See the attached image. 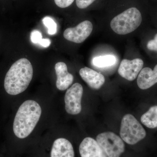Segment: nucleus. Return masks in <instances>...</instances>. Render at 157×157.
<instances>
[{
	"label": "nucleus",
	"mask_w": 157,
	"mask_h": 157,
	"mask_svg": "<svg viewBox=\"0 0 157 157\" xmlns=\"http://www.w3.org/2000/svg\"><path fill=\"white\" fill-rule=\"evenodd\" d=\"M83 92L82 86L78 83L73 84L66 92L64 98L65 109L69 114L76 115L81 112Z\"/></svg>",
	"instance_id": "6"
},
{
	"label": "nucleus",
	"mask_w": 157,
	"mask_h": 157,
	"mask_svg": "<svg viewBox=\"0 0 157 157\" xmlns=\"http://www.w3.org/2000/svg\"><path fill=\"white\" fill-rule=\"evenodd\" d=\"M30 37L31 41L34 44H39L42 39V33L41 32L37 30L32 31Z\"/></svg>",
	"instance_id": "17"
},
{
	"label": "nucleus",
	"mask_w": 157,
	"mask_h": 157,
	"mask_svg": "<svg viewBox=\"0 0 157 157\" xmlns=\"http://www.w3.org/2000/svg\"><path fill=\"white\" fill-rule=\"evenodd\" d=\"M96 140L107 157H122L126 151L124 140L113 132L101 133L97 136Z\"/></svg>",
	"instance_id": "5"
},
{
	"label": "nucleus",
	"mask_w": 157,
	"mask_h": 157,
	"mask_svg": "<svg viewBox=\"0 0 157 157\" xmlns=\"http://www.w3.org/2000/svg\"><path fill=\"white\" fill-rule=\"evenodd\" d=\"M147 47L149 50L157 52V33L155 35L154 39L148 41Z\"/></svg>",
	"instance_id": "20"
},
{
	"label": "nucleus",
	"mask_w": 157,
	"mask_h": 157,
	"mask_svg": "<svg viewBox=\"0 0 157 157\" xmlns=\"http://www.w3.org/2000/svg\"><path fill=\"white\" fill-rule=\"evenodd\" d=\"M44 25L48 29V33L50 35H53L57 33V24L52 18L49 17H44L42 19Z\"/></svg>",
	"instance_id": "16"
},
{
	"label": "nucleus",
	"mask_w": 157,
	"mask_h": 157,
	"mask_svg": "<svg viewBox=\"0 0 157 157\" xmlns=\"http://www.w3.org/2000/svg\"><path fill=\"white\" fill-rule=\"evenodd\" d=\"M51 43V42L50 39H42L41 40V41L39 42V44L42 45L43 47L47 48V47H49L50 46Z\"/></svg>",
	"instance_id": "21"
},
{
	"label": "nucleus",
	"mask_w": 157,
	"mask_h": 157,
	"mask_svg": "<svg viewBox=\"0 0 157 157\" xmlns=\"http://www.w3.org/2000/svg\"><path fill=\"white\" fill-rule=\"evenodd\" d=\"M157 83V64L154 70L149 67L143 68L138 75L137 84L141 90H147Z\"/></svg>",
	"instance_id": "13"
},
{
	"label": "nucleus",
	"mask_w": 157,
	"mask_h": 157,
	"mask_svg": "<svg viewBox=\"0 0 157 157\" xmlns=\"http://www.w3.org/2000/svg\"><path fill=\"white\" fill-rule=\"evenodd\" d=\"M142 20L140 11L137 8L132 7L115 16L110 22V27L118 35H127L138 28Z\"/></svg>",
	"instance_id": "3"
},
{
	"label": "nucleus",
	"mask_w": 157,
	"mask_h": 157,
	"mask_svg": "<svg viewBox=\"0 0 157 157\" xmlns=\"http://www.w3.org/2000/svg\"><path fill=\"white\" fill-rule=\"evenodd\" d=\"M95 1L96 0H76V6L79 9H86Z\"/></svg>",
	"instance_id": "18"
},
{
	"label": "nucleus",
	"mask_w": 157,
	"mask_h": 157,
	"mask_svg": "<svg viewBox=\"0 0 157 157\" xmlns=\"http://www.w3.org/2000/svg\"><path fill=\"white\" fill-rule=\"evenodd\" d=\"M141 122L149 128L157 127V105L150 108L147 112L142 115L140 118Z\"/></svg>",
	"instance_id": "14"
},
{
	"label": "nucleus",
	"mask_w": 157,
	"mask_h": 157,
	"mask_svg": "<svg viewBox=\"0 0 157 157\" xmlns=\"http://www.w3.org/2000/svg\"><path fill=\"white\" fill-rule=\"evenodd\" d=\"M57 76L56 87L60 90L67 89L73 83V75L68 73L67 67L63 62H58L55 66Z\"/></svg>",
	"instance_id": "10"
},
{
	"label": "nucleus",
	"mask_w": 157,
	"mask_h": 157,
	"mask_svg": "<svg viewBox=\"0 0 157 157\" xmlns=\"http://www.w3.org/2000/svg\"><path fill=\"white\" fill-rule=\"evenodd\" d=\"M81 157H107L96 140L86 137L82 141L79 146Z\"/></svg>",
	"instance_id": "9"
},
{
	"label": "nucleus",
	"mask_w": 157,
	"mask_h": 157,
	"mask_svg": "<svg viewBox=\"0 0 157 157\" xmlns=\"http://www.w3.org/2000/svg\"><path fill=\"white\" fill-rule=\"evenodd\" d=\"M144 66V62L141 59H135L132 60L124 59L121 61L118 72L123 78L132 81L139 75Z\"/></svg>",
	"instance_id": "8"
},
{
	"label": "nucleus",
	"mask_w": 157,
	"mask_h": 157,
	"mask_svg": "<svg viewBox=\"0 0 157 157\" xmlns=\"http://www.w3.org/2000/svg\"><path fill=\"white\" fill-rule=\"evenodd\" d=\"M33 70L28 59L15 62L6 73L4 82L5 91L10 96L19 94L28 87L33 78Z\"/></svg>",
	"instance_id": "1"
},
{
	"label": "nucleus",
	"mask_w": 157,
	"mask_h": 157,
	"mask_svg": "<svg viewBox=\"0 0 157 157\" xmlns=\"http://www.w3.org/2000/svg\"><path fill=\"white\" fill-rule=\"evenodd\" d=\"M116 62V58L111 55L96 57L93 59V63L99 68L107 67L114 65Z\"/></svg>",
	"instance_id": "15"
},
{
	"label": "nucleus",
	"mask_w": 157,
	"mask_h": 157,
	"mask_svg": "<svg viewBox=\"0 0 157 157\" xmlns=\"http://www.w3.org/2000/svg\"><path fill=\"white\" fill-rule=\"evenodd\" d=\"M51 157H75L73 145L67 139L58 138L52 145Z\"/></svg>",
	"instance_id": "12"
},
{
	"label": "nucleus",
	"mask_w": 157,
	"mask_h": 157,
	"mask_svg": "<svg viewBox=\"0 0 157 157\" xmlns=\"http://www.w3.org/2000/svg\"><path fill=\"white\" fill-rule=\"evenodd\" d=\"M120 134L124 142L131 145L137 144L146 136L143 127L131 114H126L123 117Z\"/></svg>",
	"instance_id": "4"
},
{
	"label": "nucleus",
	"mask_w": 157,
	"mask_h": 157,
	"mask_svg": "<svg viewBox=\"0 0 157 157\" xmlns=\"http://www.w3.org/2000/svg\"><path fill=\"white\" fill-rule=\"evenodd\" d=\"M75 0H54L56 6L61 8H66L72 5Z\"/></svg>",
	"instance_id": "19"
},
{
	"label": "nucleus",
	"mask_w": 157,
	"mask_h": 157,
	"mask_svg": "<svg viewBox=\"0 0 157 157\" xmlns=\"http://www.w3.org/2000/svg\"><path fill=\"white\" fill-rule=\"evenodd\" d=\"M42 109L39 104L33 100L25 101L20 106L13 120L12 130L19 139L30 135L39 120Z\"/></svg>",
	"instance_id": "2"
},
{
	"label": "nucleus",
	"mask_w": 157,
	"mask_h": 157,
	"mask_svg": "<svg viewBox=\"0 0 157 157\" xmlns=\"http://www.w3.org/2000/svg\"><path fill=\"white\" fill-rule=\"evenodd\" d=\"M93 29L92 23L89 21H84L75 27L65 30L63 33L65 39L76 43L84 42L91 33Z\"/></svg>",
	"instance_id": "7"
},
{
	"label": "nucleus",
	"mask_w": 157,
	"mask_h": 157,
	"mask_svg": "<svg viewBox=\"0 0 157 157\" xmlns=\"http://www.w3.org/2000/svg\"><path fill=\"white\" fill-rule=\"evenodd\" d=\"M79 75L88 85L93 89H100L105 82L104 76L102 74L87 67L80 69Z\"/></svg>",
	"instance_id": "11"
}]
</instances>
